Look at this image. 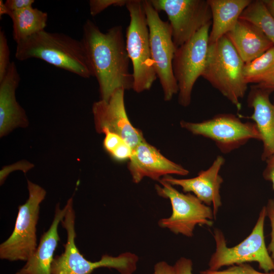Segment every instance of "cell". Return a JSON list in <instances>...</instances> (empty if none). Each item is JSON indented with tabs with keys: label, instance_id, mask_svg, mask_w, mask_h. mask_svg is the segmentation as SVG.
<instances>
[{
	"label": "cell",
	"instance_id": "cell-25",
	"mask_svg": "<svg viewBox=\"0 0 274 274\" xmlns=\"http://www.w3.org/2000/svg\"><path fill=\"white\" fill-rule=\"evenodd\" d=\"M200 274H274V271L260 272L247 263L231 265L222 270H212L208 269L200 271Z\"/></svg>",
	"mask_w": 274,
	"mask_h": 274
},
{
	"label": "cell",
	"instance_id": "cell-8",
	"mask_svg": "<svg viewBox=\"0 0 274 274\" xmlns=\"http://www.w3.org/2000/svg\"><path fill=\"white\" fill-rule=\"evenodd\" d=\"M155 185L160 196L170 200L172 213L159 220L160 227L169 229L176 234L192 237L196 225L211 227L215 219L213 209L191 193H183L173 186L160 180Z\"/></svg>",
	"mask_w": 274,
	"mask_h": 274
},
{
	"label": "cell",
	"instance_id": "cell-16",
	"mask_svg": "<svg viewBox=\"0 0 274 274\" xmlns=\"http://www.w3.org/2000/svg\"><path fill=\"white\" fill-rule=\"evenodd\" d=\"M20 77L16 65L11 62L3 79L0 81V137L15 129L27 127L28 119L16 98Z\"/></svg>",
	"mask_w": 274,
	"mask_h": 274
},
{
	"label": "cell",
	"instance_id": "cell-37",
	"mask_svg": "<svg viewBox=\"0 0 274 274\" xmlns=\"http://www.w3.org/2000/svg\"><path fill=\"white\" fill-rule=\"evenodd\" d=\"M273 103L274 104V96H273Z\"/></svg>",
	"mask_w": 274,
	"mask_h": 274
},
{
	"label": "cell",
	"instance_id": "cell-5",
	"mask_svg": "<svg viewBox=\"0 0 274 274\" xmlns=\"http://www.w3.org/2000/svg\"><path fill=\"white\" fill-rule=\"evenodd\" d=\"M266 217L265 207L260 211L256 224L250 234L237 245L228 247L223 232L214 229L213 237L215 251L211 255L209 269L218 270L225 266L256 262L264 272L274 271V262L266 246L264 223Z\"/></svg>",
	"mask_w": 274,
	"mask_h": 274
},
{
	"label": "cell",
	"instance_id": "cell-11",
	"mask_svg": "<svg viewBox=\"0 0 274 274\" xmlns=\"http://www.w3.org/2000/svg\"><path fill=\"white\" fill-rule=\"evenodd\" d=\"M180 125L194 135L211 140L223 154L240 148L251 140L261 141L254 122H243L232 114H219L200 122L182 120Z\"/></svg>",
	"mask_w": 274,
	"mask_h": 274
},
{
	"label": "cell",
	"instance_id": "cell-3",
	"mask_svg": "<svg viewBox=\"0 0 274 274\" xmlns=\"http://www.w3.org/2000/svg\"><path fill=\"white\" fill-rule=\"evenodd\" d=\"M245 64L225 35L209 44L207 62L201 77L238 110L241 108L240 100L248 88L244 77Z\"/></svg>",
	"mask_w": 274,
	"mask_h": 274
},
{
	"label": "cell",
	"instance_id": "cell-12",
	"mask_svg": "<svg viewBox=\"0 0 274 274\" xmlns=\"http://www.w3.org/2000/svg\"><path fill=\"white\" fill-rule=\"evenodd\" d=\"M158 12H164L170 25L173 40L178 48L206 25L212 23L208 0H150Z\"/></svg>",
	"mask_w": 274,
	"mask_h": 274
},
{
	"label": "cell",
	"instance_id": "cell-19",
	"mask_svg": "<svg viewBox=\"0 0 274 274\" xmlns=\"http://www.w3.org/2000/svg\"><path fill=\"white\" fill-rule=\"evenodd\" d=\"M225 36L245 63L252 61L274 46L258 26L244 19H239Z\"/></svg>",
	"mask_w": 274,
	"mask_h": 274
},
{
	"label": "cell",
	"instance_id": "cell-18",
	"mask_svg": "<svg viewBox=\"0 0 274 274\" xmlns=\"http://www.w3.org/2000/svg\"><path fill=\"white\" fill-rule=\"evenodd\" d=\"M66 210V205L61 209L59 203L57 204L54 219L49 229L41 236L34 253L15 274H52L54 253L60 240L58 227L64 217Z\"/></svg>",
	"mask_w": 274,
	"mask_h": 274
},
{
	"label": "cell",
	"instance_id": "cell-13",
	"mask_svg": "<svg viewBox=\"0 0 274 274\" xmlns=\"http://www.w3.org/2000/svg\"><path fill=\"white\" fill-rule=\"evenodd\" d=\"M124 91L118 89L108 100L100 99L93 103L92 111L95 128L98 133L106 131L123 138L133 149L145 140L141 131L133 126L126 113Z\"/></svg>",
	"mask_w": 274,
	"mask_h": 274
},
{
	"label": "cell",
	"instance_id": "cell-30",
	"mask_svg": "<svg viewBox=\"0 0 274 274\" xmlns=\"http://www.w3.org/2000/svg\"><path fill=\"white\" fill-rule=\"evenodd\" d=\"M193 263L191 259L181 257L174 265L175 274H192Z\"/></svg>",
	"mask_w": 274,
	"mask_h": 274
},
{
	"label": "cell",
	"instance_id": "cell-27",
	"mask_svg": "<svg viewBox=\"0 0 274 274\" xmlns=\"http://www.w3.org/2000/svg\"><path fill=\"white\" fill-rule=\"evenodd\" d=\"M128 1V0H90L89 2L90 15L95 16L111 6H125Z\"/></svg>",
	"mask_w": 274,
	"mask_h": 274
},
{
	"label": "cell",
	"instance_id": "cell-22",
	"mask_svg": "<svg viewBox=\"0 0 274 274\" xmlns=\"http://www.w3.org/2000/svg\"><path fill=\"white\" fill-rule=\"evenodd\" d=\"M243 72L245 82L248 84H258L273 78L274 46L252 61L245 63Z\"/></svg>",
	"mask_w": 274,
	"mask_h": 274
},
{
	"label": "cell",
	"instance_id": "cell-34",
	"mask_svg": "<svg viewBox=\"0 0 274 274\" xmlns=\"http://www.w3.org/2000/svg\"><path fill=\"white\" fill-rule=\"evenodd\" d=\"M256 85L258 87L267 90L272 92L274 91V78L268 81L256 84Z\"/></svg>",
	"mask_w": 274,
	"mask_h": 274
},
{
	"label": "cell",
	"instance_id": "cell-1",
	"mask_svg": "<svg viewBox=\"0 0 274 274\" xmlns=\"http://www.w3.org/2000/svg\"><path fill=\"white\" fill-rule=\"evenodd\" d=\"M81 41L92 76L97 81L100 99L108 100L118 89H132L130 60L121 25L113 26L103 32L96 24L87 19L83 26Z\"/></svg>",
	"mask_w": 274,
	"mask_h": 274
},
{
	"label": "cell",
	"instance_id": "cell-6",
	"mask_svg": "<svg viewBox=\"0 0 274 274\" xmlns=\"http://www.w3.org/2000/svg\"><path fill=\"white\" fill-rule=\"evenodd\" d=\"M125 6L130 16L125 42L133 68L132 89L141 93L149 90L157 79L151 56L149 30L143 1L128 0Z\"/></svg>",
	"mask_w": 274,
	"mask_h": 274
},
{
	"label": "cell",
	"instance_id": "cell-36",
	"mask_svg": "<svg viewBox=\"0 0 274 274\" xmlns=\"http://www.w3.org/2000/svg\"><path fill=\"white\" fill-rule=\"evenodd\" d=\"M10 12L5 5V2L2 0L0 1V18L1 19L2 16L4 15H9Z\"/></svg>",
	"mask_w": 274,
	"mask_h": 274
},
{
	"label": "cell",
	"instance_id": "cell-31",
	"mask_svg": "<svg viewBox=\"0 0 274 274\" xmlns=\"http://www.w3.org/2000/svg\"><path fill=\"white\" fill-rule=\"evenodd\" d=\"M34 3V0H7L5 2L10 13L32 7Z\"/></svg>",
	"mask_w": 274,
	"mask_h": 274
},
{
	"label": "cell",
	"instance_id": "cell-23",
	"mask_svg": "<svg viewBox=\"0 0 274 274\" xmlns=\"http://www.w3.org/2000/svg\"><path fill=\"white\" fill-rule=\"evenodd\" d=\"M239 19L255 24L274 44V19L265 8L262 0L252 1L243 12Z\"/></svg>",
	"mask_w": 274,
	"mask_h": 274
},
{
	"label": "cell",
	"instance_id": "cell-24",
	"mask_svg": "<svg viewBox=\"0 0 274 274\" xmlns=\"http://www.w3.org/2000/svg\"><path fill=\"white\" fill-rule=\"evenodd\" d=\"M103 146L111 156L117 161H123L130 158L132 148L118 134L106 131Z\"/></svg>",
	"mask_w": 274,
	"mask_h": 274
},
{
	"label": "cell",
	"instance_id": "cell-17",
	"mask_svg": "<svg viewBox=\"0 0 274 274\" xmlns=\"http://www.w3.org/2000/svg\"><path fill=\"white\" fill-rule=\"evenodd\" d=\"M271 93L254 85L247 98L248 106L253 112L247 118L254 121L261 135L263 144L261 159L263 161L274 154V104L269 98Z\"/></svg>",
	"mask_w": 274,
	"mask_h": 274
},
{
	"label": "cell",
	"instance_id": "cell-9",
	"mask_svg": "<svg viewBox=\"0 0 274 274\" xmlns=\"http://www.w3.org/2000/svg\"><path fill=\"white\" fill-rule=\"evenodd\" d=\"M149 30L153 66L161 86L164 99L170 100L178 93L177 82L173 71V60L177 48L173 40L168 21L162 20L150 0L143 1Z\"/></svg>",
	"mask_w": 274,
	"mask_h": 274
},
{
	"label": "cell",
	"instance_id": "cell-29",
	"mask_svg": "<svg viewBox=\"0 0 274 274\" xmlns=\"http://www.w3.org/2000/svg\"><path fill=\"white\" fill-rule=\"evenodd\" d=\"M265 207L266 217L269 219L271 227L270 241L267 247L274 262V198L269 199Z\"/></svg>",
	"mask_w": 274,
	"mask_h": 274
},
{
	"label": "cell",
	"instance_id": "cell-28",
	"mask_svg": "<svg viewBox=\"0 0 274 274\" xmlns=\"http://www.w3.org/2000/svg\"><path fill=\"white\" fill-rule=\"evenodd\" d=\"M34 164L26 160H21L13 164L5 165L0 170V184L2 185L8 175L16 170H20L26 174L34 167Z\"/></svg>",
	"mask_w": 274,
	"mask_h": 274
},
{
	"label": "cell",
	"instance_id": "cell-32",
	"mask_svg": "<svg viewBox=\"0 0 274 274\" xmlns=\"http://www.w3.org/2000/svg\"><path fill=\"white\" fill-rule=\"evenodd\" d=\"M266 166L262 173L263 178L271 183L274 191V154L266 160Z\"/></svg>",
	"mask_w": 274,
	"mask_h": 274
},
{
	"label": "cell",
	"instance_id": "cell-33",
	"mask_svg": "<svg viewBox=\"0 0 274 274\" xmlns=\"http://www.w3.org/2000/svg\"><path fill=\"white\" fill-rule=\"evenodd\" d=\"M154 274H175L174 266L163 261L157 263L154 266Z\"/></svg>",
	"mask_w": 274,
	"mask_h": 274
},
{
	"label": "cell",
	"instance_id": "cell-21",
	"mask_svg": "<svg viewBox=\"0 0 274 274\" xmlns=\"http://www.w3.org/2000/svg\"><path fill=\"white\" fill-rule=\"evenodd\" d=\"M13 22V37L16 43L45 30L48 14L32 7L12 12L9 15Z\"/></svg>",
	"mask_w": 274,
	"mask_h": 274
},
{
	"label": "cell",
	"instance_id": "cell-15",
	"mask_svg": "<svg viewBox=\"0 0 274 274\" xmlns=\"http://www.w3.org/2000/svg\"><path fill=\"white\" fill-rule=\"evenodd\" d=\"M224 163V158L219 155L208 169L200 171L194 178L177 179L167 175L161 180L173 186L181 187L184 193H192L205 204L212 206L216 219L222 206L220 187L223 179L219 173Z\"/></svg>",
	"mask_w": 274,
	"mask_h": 274
},
{
	"label": "cell",
	"instance_id": "cell-2",
	"mask_svg": "<svg viewBox=\"0 0 274 274\" xmlns=\"http://www.w3.org/2000/svg\"><path fill=\"white\" fill-rule=\"evenodd\" d=\"M15 55L18 60L37 58L82 78L92 77L81 40L62 33L39 32L17 43Z\"/></svg>",
	"mask_w": 274,
	"mask_h": 274
},
{
	"label": "cell",
	"instance_id": "cell-35",
	"mask_svg": "<svg viewBox=\"0 0 274 274\" xmlns=\"http://www.w3.org/2000/svg\"><path fill=\"white\" fill-rule=\"evenodd\" d=\"M262 1L267 11L274 19V0Z\"/></svg>",
	"mask_w": 274,
	"mask_h": 274
},
{
	"label": "cell",
	"instance_id": "cell-26",
	"mask_svg": "<svg viewBox=\"0 0 274 274\" xmlns=\"http://www.w3.org/2000/svg\"><path fill=\"white\" fill-rule=\"evenodd\" d=\"M10 50L6 36L3 30H0V81L4 78L9 66Z\"/></svg>",
	"mask_w": 274,
	"mask_h": 274
},
{
	"label": "cell",
	"instance_id": "cell-10",
	"mask_svg": "<svg viewBox=\"0 0 274 274\" xmlns=\"http://www.w3.org/2000/svg\"><path fill=\"white\" fill-rule=\"evenodd\" d=\"M211 25L204 26L175 52L173 71L179 88L178 102L183 107L190 104L193 86L204 71Z\"/></svg>",
	"mask_w": 274,
	"mask_h": 274
},
{
	"label": "cell",
	"instance_id": "cell-14",
	"mask_svg": "<svg viewBox=\"0 0 274 274\" xmlns=\"http://www.w3.org/2000/svg\"><path fill=\"white\" fill-rule=\"evenodd\" d=\"M128 168L133 182L136 184L145 177L159 181L161 177L189 174L187 169L168 159L145 140L132 149Z\"/></svg>",
	"mask_w": 274,
	"mask_h": 274
},
{
	"label": "cell",
	"instance_id": "cell-7",
	"mask_svg": "<svg viewBox=\"0 0 274 274\" xmlns=\"http://www.w3.org/2000/svg\"><path fill=\"white\" fill-rule=\"evenodd\" d=\"M29 196L19 206L14 230L10 236L0 245V258L11 261H26L37 248V224L40 204L46 191L40 185L27 180Z\"/></svg>",
	"mask_w": 274,
	"mask_h": 274
},
{
	"label": "cell",
	"instance_id": "cell-4",
	"mask_svg": "<svg viewBox=\"0 0 274 274\" xmlns=\"http://www.w3.org/2000/svg\"><path fill=\"white\" fill-rule=\"evenodd\" d=\"M67 210L61 223L67 233V240L63 245L64 251L56 256L51 265L52 274H91L96 268L108 267L116 269L120 274H132L136 269L139 258L129 252L117 256L104 255L101 259L92 262L81 254L75 243V213L73 198L66 204Z\"/></svg>",
	"mask_w": 274,
	"mask_h": 274
},
{
	"label": "cell",
	"instance_id": "cell-20",
	"mask_svg": "<svg viewBox=\"0 0 274 274\" xmlns=\"http://www.w3.org/2000/svg\"><path fill=\"white\" fill-rule=\"evenodd\" d=\"M212 16L209 44L218 41L231 30L252 0H208Z\"/></svg>",
	"mask_w": 274,
	"mask_h": 274
}]
</instances>
